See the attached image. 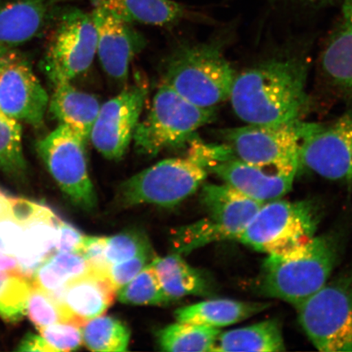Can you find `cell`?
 <instances>
[{"label":"cell","mask_w":352,"mask_h":352,"mask_svg":"<svg viewBox=\"0 0 352 352\" xmlns=\"http://www.w3.org/2000/svg\"><path fill=\"white\" fill-rule=\"evenodd\" d=\"M76 0H0V56L47 30L56 8Z\"/></svg>","instance_id":"cell-16"},{"label":"cell","mask_w":352,"mask_h":352,"mask_svg":"<svg viewBox=\"0 0 352 352\" xmlns=\"http://www.w3.org/2000/svg\"><path fill=\"white\" fill-rule=\"evenodd\" d=\"M340 19L320 56V69L329 85L352 100V0H342Z\"/></svg>","instance_id":"cell-19"},{"label":"cell","mask_w":352,"mask_h":352,"mask_svg":"<svg viewBox=\"0 0 352 352\" xmlns=\"http://www.w3.org/2000/svg\"><path fill=\"white\" fill-rule=\"evenodd\" d=\"M151 254H140L127 261L113 263L109 268V276L117 290L135 278L145 267L151 263Z\"/></svg>","instance_id":"cell-35"},{"label":"cell","mask_w":352,"mask_h":352,"mask_svg":"<svg viewBox=\"0 0 352 352\" xmlns=\"http://www.w3.org/2000/svg\"><path fill=\"white\" fill-rule=\"evenodd\" d=\"M0 169L16 179L23 178L26 171L21 123L2 111H0Z\"/></svg>","instance_id":"cell-29"},{"label":"cell","mask_w":352,"mask_h":352,"mask_svg":"<svg viewBox=\"0 0 352 352\" xmlns=\"http://www.w3.org/2000/svg\"><path fill=\"white\" fill-rule=\"evenodd\" d=\"M22 235L23 226L12 214L0 219V252L16 257Z\"/></svg>","instance_id":"cell-37"},{"label":"cell","mask_w":352,"mask_h":352,"mask_svg":"<svg viewBox=\"0 0 352 352\" xmlns=\"http://www.w3.org/2000/svg\"><path fill=\"white\" fill-rule=\"evenodd\" d=\"M85 236L80 231L78 230L72 224L60 219L58 232H57L56 252L78 253Z\"/></svg>","instance_id":"cell-38"},{"label":"cell","mask_w":352,"mask_h":352,"mask_svg":"<svg viewBox=\"0 0 352 352\" xmlns=\"http://www.w3.org/2000/svg\"><path fill=\"white\" fill-rule=\"evenodd\" d=\"M148 94L146 85L136 82L101 105L90 140L107 160L120 161L129 151Z\"/></svg>","instance_id":"cell-11"},{"label":"cell","mask_w":352,"mask_h":352,"mask_svg":"<svg viewBox=\"0 0 352 352\" xmlns=\"http://www.w3.org/2000/svg\"><path fill=\"white\" fill-rule=\"evenodd\" d=\"M94 8L113 13L129 23L174 26L184 21L197 20L198 14L174 0H88Z\"/></svg>","instance_id":"cell-21"},{"label":"cell","mask_w":352,"mask_h":352,"mask_svg":"<svg viewBox=\"0 0 352 352\" xmlns=\"http://www.w3.org/2000/svg\"><path fill=\"white\" fill-rule=\"evenodd\" d=\"M32 280L20 272H0V316L10 323L26 314Z\"/></svg>","instance_id":"cell-30"},{"label":"cell","mask_w":352,"mask_h":352,"mask_svg":"<svg viewBox=\"0 0 352 352\" xmlns=\"http://www.w3.org/2000/svg\"><path fill=\"white\" fill-rule=\"evenodd\" d=\"M289 1L297 3H302L305 4V6H327L328 3H332L334 2L338 1V0H289ZM340 1H342V0H340Z\"/></svg>","instance_id":"cell-42"},{"label":"cell","mask_w":352,"mask_h":352,"mask_svg":"<svg viewBox=\"0 0 352 352\" xmlns=\"http://www.w3.org/2000/svg\"><path fill=\"white\" fill-rule=\"evenodd\" d=\"M117 297L122 303L131 305H164L171 302L151 263L118 289Z\"/></svg>","instance_id":"cell-31"},{"label":"cell","mask_w":352,"mask_h":352,"mask_svg":"<svg viewBox=\"0 0 352 352\" xmlns=\"http://www.w3.org/2000/svg\"><path fill=\"white\" fill-rule=\"evenodd\" d=\"M296 309L302 328L316 349L352 351V263Z\"/></svg>","instance_id":"cell-8"},{"label":"cell","mask_w":352,"mask_h":352,"mask_svg":"<svg viewBox=\"0 0 352 352\" xmlns=\"http://www.w3.org/2000/svg\"><path fill=\"white\" fill-rule=\"evenodd\" d=\"M318 124L300 120L276 125L248 124L220 131L233 156L246 164L297 174L306 140Z\"/></svg>","instance_id":"cell-5"},{"label":"cell","mask_w":352,"mask_h":352,"mask_svg":"<svg viewBox=\"0 0 352 352\" xmlns=\"http://www.w3.org/2000/svg\"><path fill=\"white\" fill-rule=\"evenodd\" d=\"M338 252L336 239L322 235L289 252L267 255L258 276L259 293L297 307L327 283Z\"/></svg>","instance_id":"cell-2"},{"label":"cell","mask_w":352,"mask_h":352,"mask_svg":"<svg viewBox=\"0 0 352 352\" xmlns=\"http://www.w3.org/2000/svg\"><path fill=\"white\" fill-rule=\"evenodd\" d=\"M270 306L267 302L214 299L179 308L175 311V315L178 322L219 329L252 318L265 311Z\"/></svg>","instance_id":"cell-23"},{"label":"cell","mask_w":352,"mask_h":352,"mask_svg":"<svg viewBox=\"0 0 352 352\" xmlns=\"http://www.w3.org/2000/svg\"><path fill=\"white\" fill-rule=\"evenodd\" d=\"M236 74L215 43H188L166 60L164 83L191 103L214 108L230 98Z\"/></svg>","instance_id":"cell-4"},{"label":"cell","mask_w":352,"mask_h":352,"mask_svg":"<svg viewBox=\"0 0 352 352\" xmlns=\"http://www.w3.org/2000/svg\"><path fill=\"white\" fill-rule=\"evenodd\" d=\"M0 272H20L16 258L12 255L0 252Z\"/></svg>","instance_id":"cell-40"},{"label":"cell","mask_w":352,"mask_h":352,"mask_svg":"<svg viewBox=\"0 0 352 352\" xmlns=\"http://www.w3.org/2000/svg\"><path fill=\"white\" fill-rule=\"evenodd\" d=\"M50 96L24 55L0 56V111L34 127L43 124Z\"/></svg>","instance_id":"cell-12"},{"label":"cell","mask_w":352,"mask_h":352,"mask_svg":"<svg viewBox=\"0 0 352 352\" xmlns=\"http://www.w3.org/2000/svg\"><path fill=\"white\" fill-rule=\"evenodd\" d=\"M108 237L85 236L78 253L82 255L91 270L109 274L110 264L105 256Z\"/></svg>","instance_id":"cell-36"},{"label":"cell","mask_w":352,"mask_h":352,"mask_svg":"<svg viewBox=\"0 0 352 352\" xmlns=\"http://www.w3.org/2000/svg\"><path fill=\"white\" fill-rule=\"evenodd\" d=\"M96 34L99 56L104 72L118 81H126L134 57L144 50L146 41L133 24L123 21L100 8L91 12Z\"/></svg>","instance_id":"cell-15"},{"label":"cell","mask_w":352,"mask_h":352,"mask_svg":"<svg viewBox=\"0 0 352 352\" xmlns=\"http://www.w3.org/2000/svg\"><path fill=\"white\" fill-rule=\"evenodd\" d=\"M285 350L283 332L275 320L219 334L213 351L274 352Z\"/></svg>","instance_id":"cell-24"},{"label":"cell","mask_w":352,"mask_h":352,"mask_svg":"<svg viewBox=\"0 0 352 352\" xmlns=\"http://www.w3.org/2000/svg\"><path fill=\"white\" fill-rule=\"evenodd\" d=\"M319 222L311 201H271L257 211L237 241L258 252L281 254L314 239Z\"/></svg>","instance_id":"cell-9"},{"label":"cell","mask_w":352,"mask_h":352,"mask_svg":"<svg viewBox=\"0 0 352 352\" xmlns=\"http://www.w3.org/2000/svg\"><path fill=\"white\" fill-rule=\"evenodd\" d=\"M209 171L217 175L224 184L262 204L280 199L287 195L296 176L246 164L234 157L218 162Z\"/></svg>","instance_id":"cell-17"},{"label":"cell","mask_w":352,"mask_h":352,"mask_svg":"<svg viewBox=\"0 0 352 352\" xmlns=\"http://www.w3.org/2000/svg\"><path fill=\"white\" fill-rule=\"evenodd\" d=\"M208 218L201 227L209 242L236 240L264 204L223 184H205L200 197Z\"/></svg>","instance_id":"cell-14"},{"label":"cell","mask_w":352,"mask_h":352,"mask_svg":"<svg viewBox=\"0 0 352 352\" xmlns=\"http://www.w3.org/2000/svg\"><path fill=\"white\" fill-rule=\"evenodd\" d=\"M82 341L92 351H125L129 349L131 332L121 320L100 316L88 321L82 328Z\"/></svg>","instance_id":"cell-28"},{"label":"cell","mask_w":352,"mask_h":352,"mask_svg":"<svg viewBox=\"0 0 352 352\" xmlns=\"http://www.w3.org/2000/svg\"><path fill=\"white\" fill-rule=\"evenodd\" d=\"M220 330L205 325L177 322L157 332V342L162 351H213Z\"/></svg>","instance_id":"cell-27"},{"label":"cell","mask_w":352,"mask_h":352,"mask_svg":"<svg viewBox=\"0 0 352 352\" xmlns=\"http://www.w3.org/2000/svg\"><path fill=\"white\" fill-rule=\"evenodd\" d=\"M214 118L215 107H198L162 83L154 96L151 111L136 126L135 151L153 157L177 147L191 140L198 129Z\"/></svg>","instance_id":"cell-7"},{"label":"cell","mask_w":352,"mask_h":352,"mask_svg":"<svg viewBox=\"0 0 352 352\" xmlns=\"http://www.w3.org/2000/svg\"><path fill=\"white\" fill-rule=\"evenodd\" d=\"M11 214L10 197H7L0 192V219Z\"/></svg>","instance_id":"cell-41"},{"label":"cell","mask_w":352,"mask_h":352,"mask_svg":"<svg viewBox=\"0 0 352 352\" xmlns=\"http://www.w3.org/2000/svg\"><path fill=\"white\" fill-rule=\"evenodd\" d=\"M16 350L19 351L52 352L50 346H48L42 336L39 337L32 333L26 334Z\"/></svg>","instance_id":"cell-39"},{"label":"cell","mask_w":352,"mask_h":352,"mask_svg":"<svg viewBox=\"0 0 352 352\" xmlns=\"http://www.w3.org/2000/svg\"><path fill=\"white\" fill-rule=\"evenodd\" d=\"M100 107L96 96L65 82L54 86L48 110L60 124L68 126L87 143Z\"/></svg>","instance_id":"cell-22"},{"label":"cell","mask_w":352,"mask_h":352,"mask_svg":"<svg viewBox=\"0 0 352 352\" xmlns=\"http://www.w3.org/2000/svg\"><path fill=\"white\" fill-rule=\"evenodd\" d=\"M47 29L51 33L42 61L43 72L54 86L72 82L91 67L96 54L98 34L91 13L61 4Z\"/></svg>","instance_id":"cell-6"},{"label":"cell","mask_w":352,"mask_h":352,"mask_svg":"<svg viewBox=\"0 0 352 352\" xmlns=\"http://www.w3.org/2000/svg\"><path fill=\"white\" fill-rule=\"evenodd\" d=\"M60 219L50 208L38 205L33 217L23 224V235L16 254L22 275L32 280L39 266L56 253Z\"/></svg>","instance_id":"cell-20"},{"label":"cell","mask_w":352,"mask_h":352,"mask_svg":"<svg viewBox=\"0 0 352 352\" xmlns=\"http://www.w3.org/2000/svg\"><path fill=\"white\" fill-rule=\"evenodd\" d=\"M86 259L79 253L56 252L39 266L32 283L48 293L64 288L69 281L89 272Z\"/></svg>","instance_id":"cell-26"},{"label":"cell","mask_w":352,"mask_h":352,"mask_svg":"<svg viewBox=\"0 0 352 352\" xmlns=\"http://www.w3.org/2000/svg\"><path fill=\"white\" fill-rule=\"evenodd\" d=\"M208 144L193 142L184 157L162 160L120 184L116 199L122 208L151 204L173 208L195 193L208 177L212 160Z\"/></svg>","instance_id":"cell-3"},{"label":"cell","mask_w":352,"mask_h":352,"mask_svg":"<svg viewBox=\"0 0 352 352\" xmlns=\"http://www.w3.org/2000/svg\"><path fill=\"white\" fill-rule=\"evenodd\" d=\"M300 162L321 177L352 182V111L318 124L303 144Z\"/></svg>","instance_id":"cell-13"},{"label":"cell","mask_w":352,"mask_h":352,"mask_svg":"<svg viewBox=\"0 0 352 352\" xmlns=\"http://www.w3.org/2000/svg\"><path fill=\"white\" fill-rule=\"evenodd\" d=\"M307 64L300 57L278 56L236 74L230 99L246 124L276 125L300 120L308 103Z\"/></svg>","instance_id":"cell-1"},{"label":"cell","mask_w":352,"mask_h":352,"mask_svg":"<svg viewBox=\"0 0 352 352\" xmlns=\"http://www.w3.org/2000/svg\"><path fill=\"white\" fill-rule=\"evenodd\" d=\"M151 264L171 301L192 294H204L208 288L200 272L189 266L178 253L164 258L155 257Z\"/></svg>","instance_id":"cell-25"},{"label":"cell","mask_w":352,"mask_h":352,"mask_svg":"<svg viewBox=\"0 0 352 352\" xmlns=\"http://www.w3.org/2000/svg\"><path fill=\"white\" fill-rule=\"evenodd\" d=\"M38 330L52 352L77 350L83 343L82 327L74 323H56Z\"/></svg>","instance_id":"cell-34"},{"label":"cell","mask_w":352,"mask_h":352,"mask_svg":"<svg viewBox=\"0 0 352 352\" xmlns=\"http://www.w3.org/2000/svg\"><path fill=\"white\" fill-rule=\"evenodd\" d=\"M26 314L38 329L56 323H72L64 305L57 302L50 293L34 284L26 307Z\"/></svg>","instance_id":"cell-32"},{"label":"cell","mask_w":352,"mask_h":352,"mask_svg":"<svg viewBox=\"0 0 352 352\" xmlns=\"http://www.w3.org/2000/svg\"><path fill=\"white\" fill-rule=\"evenodd\" d=\"M143 254L153 255L151 243L143 232L129 230L108 237L105 256L110 265Z\"/></svg>","instance_id":"cell-33"},{"label":"cell","mask_w":352,"mask_h":352,"mask_svg":"<svg viewBox=\"0 0 352 352\" xmlns=\"http://www.w3.org/2000/svg\"><path fill=\"white\" fill-rule=\"evenodd\" d=\"M118 290L109 274L90 270L65 285L63 305L72 323L83 327L113 305Z\"/></svg>","instance_id":"cell-18"},{"label":"cell","mask_w":352,"mask_h":352,"mask_svg":"<svg viewBox=\"0 0 352 352\" xmlns=\"http://www.w3.org/2000/svg\"><path fill=\"white\" fill-rule=\"evenodd\" d=\"M86 144L76 132L60 124L38 140L36 149L65 195L79 208L90 211L96 208L98 198L88 173Z\"/></svg>","instance_id":"cell-10"}]
</instances>
